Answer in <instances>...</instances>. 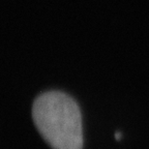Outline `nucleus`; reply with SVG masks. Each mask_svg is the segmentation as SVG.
Segmentation results:
<instances>
[{
	"label": "nucleus",
	"mask_w": 149,
	"mask_h": 149,
	"mask_svg": "<svg viewBox=\"0 0 149 149\" xmlns=\"http://www.w3.org/2000/svg\"><path fill=\"white\" fill-rule=\"evenodd\" d=\"M32 118L40 134L53 149H82V118L78 105L59 91L42 93L35 100Z\"/></svg>",
	"instance_id": "nucleus-1"
}]
</instances>
